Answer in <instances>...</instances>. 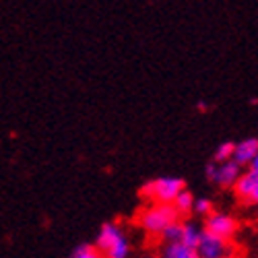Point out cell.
I'll return each instance as SVG.
<instances>
[{
	"label": "cell",
	"mask_w": 258,
	"mask_h": 258,
	"mask_svg": "<svg viewBox=\"0 0 258 258\" xmlns=\"http://www.w3.org/2000/svg\"><path fill=\"white\" fill-rule=\"evenodd\" d=\"M186 190L184 182L180 178H169V176H163V178H155V180H149L141 195L151 201V203H163V205H174V201L180 197V192Z\"/></svg>",
	"instance_id": "3"
},
{
	"label": "cell",
	"mask_w": 258,
	"mask_h": 258,
	"mask_svg": "<svg viewBox=\"0 0 258 258\" xmlns=\"http://www.w3.org/2000/svg\"><path fill=\"white\" fill-rule=\"evenodd\" d=\"M250 167H256V169H258V153H256V157L252 159V163H250Z\"/></svg>",
	"instance_id": "16"
},
{
	"label": "cell",
	"mask_w": 258,
	"mask_h": 258,
	"mask_svg": "<svg viewBox=\"0 0 258 258\" xmlns=\"http://www.w3.org/2000/svg\"><path fill=\"white\" fill-rule=\"evenodd\" d=\"M256 217H258V205H256Z\"/></svg>",
	"instance_id": "17"
},
{
	"label": "cell",
	"mask_w": 258,
	"mask_h": 258,
	"mask_svg": "<svg viewBox=\"0 0 258 258\" xmlns=\"http://www.w3.org/2000/svg\"><path fill=\"white\" fill-rule=\"evenodd\" d=\"M215 211V207H213V201L211 199H205V197H201V199H197L195 201V215H199V217H209V215Z\"/></svg>",
	"instance_id": "14"
},
{
	"label": "cell",
	"mask_w": 258,
	"mask_h": 258,
	"mask_svg": "<svg viewBox=\"0 0 258 258\" xmlns=\"http://www.w3.org/2000/svg\"><path fill=\"white\" fill-rule=\"evenodd\" d=\"M195 201L197 199L192 197V192H188V190H182L180 192V197L174 201V207H176L180 217H188L190 213H195Z\"/></svg>",
	"instance_id": "10"
},
{
	"label": "cell",
	"mask_w": 258,
	"mask_h": 258,
	"mask_svg": "<svg viewBox=\"0 0 258 258\" xmlns=\"http://www.w3.org/2000/svg\"><path fill=\"white\" fill-rule=\"evenodd\" d=\"M182 233H184V221L178 219L176 223H171V225L163 231L161 242H178V240H182Z\"/></svg>",
	"instance_id": "12"
},
{
	"label": "cell",
	"mask_w": 258,
	"mask_h": 258,
	"mask_svg": "<svg viewBox=\"0 0 258 258\" xmlns=\"http://www.w3.org/2000/svg\"><path fill=\"white\" fill-rule=\"evenodd\" d=\"M205 227H199L195 221H184V233H182V242L190 244L192 248H197L201 235H203Z\"/></svg>",
	"instance_id": "11"
},
{
	"label": "cell",
	"mask_w": 258,
	"mask_h": 258,
	"mask_svg": "<svg viewBox=\"0 0 258 258\" xmlns=\"http://www.w3.org/2000/svg\"><path fill=\"white\" fill-rule=\"evenodd\" d=\"M242 174H244V167L233 159L213 161V163L207 165V178L219 188H231L233 190L235 182L240 180Z\"/></svg>",
	"instance_id": "4"
},
{
	"label": "cell",
	"mask_w": 258,
	"mask_h": 258,
	"mask_svg": "<svg viewBox=\"0 0 258 258\" xmlns=\"http://www.w3.org/2000/svg\"><path fill=\"white\" fill-rule=\"evenodd\" d=\"M258 153V139H244L240 143H235L233 147V161H238L242 167H250L252 159Z\"/></svg>",
	"instance_id": "9"
},
{
	"label": "cell",
	"mask_w": 258,
	"mask_h": 258,
	"mask_svg": "<svg viewBox=\"0 0 258 258\" xmlns=\"http://www.w3.org/2000/svg\"><path fill=\"white\" fill-rule=\"evenodd\" d=\"M71 258H105V256L95 244H83L73 252Z\"/></svg>",
	"instance_id": "13"
},
{
	"label": "cell",
	"mask_w": 258,
	"mask_h": 258,
	"mask_svg": "<svg viewBox=\"0 0 258 258\" xmlns=\"http://www.w3.org/2000/svg\"><path fill=\"white\" fill-rule=\"evenodd\" d=\"M178 219H182L176 207L174 205H163V203H151L149 207H145L139 217H137V223L139 227L147 233L151 235V238H161L163 231L171 225L176 223Z\"/></svg>",
	"instance_id": "1"
},
{
	"label": "cell",
	"mask_w": 258,
	"mask_h": 258,
	"mask_svg": "<svg viewBox=\"0 0 258 258\" xmlns=\"http://www.w3.org/2000/svg\"><path fill=\"white\" fill-rule=\"evenodd\" d=\"M203 227L219 238H225V240H233L235 233L240 229V223L238 219L233 217L231 213H223V211H213L209 217H205V223Z\"/></svg>",
	"instance_id": "6"
},
{
	"label": "cell",
	"mask_w": 258,
	"mask_h": 258,
	"mask_svg": "<svg viewBox=\"0 0 258 258\" xmlns=\"http://www.w3.org/2000/svg\"><path fill=\"white\" fill-rule=\"evenodd\" d=\"M233 195L240 203L258 205V169L248 167L233 186Z\"/></svg>",
	"instance_id": "7"
},
{
	"label": "cell",
	"mask_w": 258,
	"mask_h": 258,
	"mask_svg": "<svg viewBox=\"0 0 258 258\" xmlns=\"http://www.w3.org/2000/svg\"><path fill=\"white\" fill-rule=\"evenodd\" d=\"M233 147L235 143H221L217 149H215V161H227L233 157Z\"/></svg>",
	"instance_id": "15"
},
{
	"label": "cell",
	"mask_w": 258,
	"mask_h": 258,
	"mask_svg": "<svg viewBox=\"0 0 258 258\" xmlns=\"http://www.w3.org/2000/svg\"><path fill=\"white\" fill-rule=\"evenodd\" d=\"M95 246L105 258H128L131 254V240L118 223H103L97 231Z\"/></svg>",
	"instance_id": "2"
},
{
	"label": "cell",
	"mask_w": 258,
	"mask_h": 258,
	"mask_svg": "<svg viewBox=\"0 0 258 258\" xmlns=\"http://www.w3.org/2000/svg\"><path fill=\"white\" fill-rule=\"evenodd\" d=\"M157 258H199L197 248L178 240V242H161L157 248Z\"/></svg>",
	"instance_id": "8"
},
{
	"label": "cell",
	"mask_w": 258,
	"mask_h": 258,
	"mask_svg": "<svg viewBox=\"0 0 258 258\" xmlns=\"http://www.w3.org/2000/svg\"><path fill=\"white\" fill-rule=\"evenodd\" d=\"M233 254V246L231 240L219 238L211 231H203L201 240L197 244V256L199 258H231Z\"/></svg>",
	"instance_id": "5"
}]
</instances>
